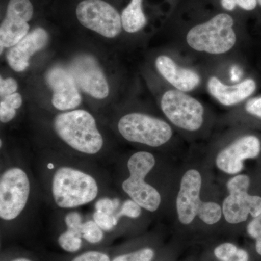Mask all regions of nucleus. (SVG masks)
I'll list each match as a JSON object with an SVG mask.
<instances>
[{"label":"nucleus","instance_id":"1","mask_svg":"<svg viewBox=\"0 0 261 261\" xmlns=\"http://www.w3.org/2000/svg\"><path fill=\"white\" fill-rule=\"evenodd\" d=\"M32 165L43 199L58 210H76L111 194L113 179L98 163L60 154Z\"/></svg>","mask_w":261,"mask_h":261},{"label":"nucleus","instance_id":"2","mask_svg":"<svg viewBox=\"0 0 261 261\" xmlns=\"http://www.w3.org/2000/svg\"><path fill=\"white\" fill-rule=\"evenodd\" d=\"M42 196L29 162L2 161L0 169V222L1 233L9 235L21 228L29 213ZM43 197V196H42Z\"/></svg>","mask_w":261,"mask_h":261},{"label":"nucleus","instance_id":"3","mask_svg":"<svg viewBox=\"0 0 261 261\" xmlns=\"http://www.w3.org/2000/svg\"><path fill=\"white\" fill-rule=\"evenodd\" d=\"M53 128L71 157L109 166L102 156L105 140L95 118L84 110L62 112L55 117Z\"/></svg>","mask_w":261,"mask_h":261},{"label":"nucleus","instance_id":"4","mask_svg":"<svg viewBox=\"0 0 261 261\" xmlns=\"http://www.w3.org/2000/svg\"><path fill=\"white\" fill-rule=\"evenodd\" d=\"M155 164V158L151 152L140 151L132 154L126 162L128 176L120 185L125 195L151 213L159 208L162 200L160 192L145 181Z\"/></svg>","mask_w":261,"mask_h":261},{"label":"nucleus","instance_id":"5","mask_svg":"<svg viewBox=\"0 0 261 261\" xmlns=\"http://www.w3.org/2000/svg\"><path fill=\"white\" fill-rule=\"evenodd\" d=\"M231 15L220 13L189 31L187 42L195 50L213 55L224 54L234 46L237 37Z\"/></svg>","mask_w":261,"mask_h":261},{"label":"nucleus","instance_id":"6","mask_svg":"<svg viewBox=\"0 0 261 261\" xmlns=\"http://www.w3.org/2000/svg\"><path fill=\"white\" fill-rule=\"evenodd\" d=\"M118 130L125 140L152 147L167 143L173 135L166 121L145 113H130L118 120Z\"/></svg>","mask_w":261,"mask_h":261},{"label":"nucleus","instance_id":"7","mask_svg":"<svg viewBox=\"0 0 261 261\" xmlns=\"http://www.w3.org/2000/svg\"><path fill=\"white\" fill-rule=\"evenodd\" d=\"M74 12L82 27L102 37L113 39L123 29L121 13L107 0H80Z\"/></svg>","mask_w":261,"mask_h":261},{"label":"nucleus","instance_id":"8","mask_svg":"<svg viewBox=\"0 0 261 261\" xmlns=\"http://www.w3.org/2000/svg\"><path fill=\"white\" fill-rule=\"evenodd\" d=\"M250 178L246 175H237L228 181V197L223 203L225 219L231 224L246 221L248 215L256 218L261 214V197L248 194Z\"/></svg>","mask_w":261,"mask_h":261},{"label":"nucleus","instance_id":"9","mask_svg":"<svg viewBox=\"0 0 261 261\" xmlns=\"http://www.w3.org/2000/svg\"><path fill=\"white\" fill-rule=\"evenodd\" d=\"M165 116L182 129L195 132L203 123L204 108L195 98L179 90H169L163 94L161 103Z\"/></svg>","mask_w":261,"mask_h":261},{"label":"nucleus","instance_id":"10","mask_svg":"<svg viewBox=\"0 0 261 261\" xmlns=\"http://www.w3.org/2000/svg\"><path fill=\"white\" fill-rule=\"evenodd\" d=\"M34 11L32 0H8L0 25L1 54L5 47H13L30 32Z\"/></svg>","mask_w":261,"mask_h":261},{"label":"nucleus","instance_id":"11","mask_svg":"<svg viewBox=\"0 0 261 261\" xmlns=\"http://www.w3.org/2000/svg\"><path fill=\"white\" fill-rule=\"evenodd\" d=\"M70 72L78 85L86 94L98 99L109 95V84L95 58L88 55L75 58L69 65Z\"/></svg>","mask_w":261,"mask_h":261},{"label":"nucleus","instance_id":"12","mask_svg":"<svg viewBox=\"0 0 261 261\" xmlns=\"http://www.w3.org/2000/svg\"><path fill=\"white\" fill-rule=\"evenodd\" d=\"M46 82L53 91L51 104L62 112L73 111L82 102L79 87L68 69L54 67L48 70Z\"/></svg>","mask_w":261,"mask_h":261},{"label":"nucleus","instance_id":"13","mask_svg":"<svg viewBox=\"0 0 261 261\" xmlns=\"http://www.w3.org/2000/svg\"><path fill=\"white\" fill-rule=\"evenodd\" d=\"M260 141L255 136H245L221 150L216 158L218 168L228 174H238L243 169V161L260 153Z\"/></svg>","mask_w":261,"mask_h":261},{"label":"nucleus","instance_id":"14","mask_svg":"<svg viewBox=\"0 0 261 261\" xmlns=\"http://www.w3.org/2000/svg\"><path fill=\"white\" fill-rule=\"evenodd\" d=\"M202 177L195 169L189 170L184 174L176 199L178 217L182 224H191L197 215L200 200Z\"/></svg>","mask_w":261,"mask_h":261},{"label":"nucleus","instance_id":"15","mask_svg":"<svg viewBox=\"0 0 261 261\" xmlns=\"http://www.w3.org/2000/svg\"><path fill=\"white\" fill-rule=\"evenodd\" d=\"M49 41V34L42 27H36L7 53V61L10 68L22 72L29 66V60L33 55L41 50Z\"/></svg>","mask_w":261,"mask_h":261},{"label":"nucleus","instance_id":"16","mask_svg":"<svg viewBox=\"0 0 261 261\" xmlns=\"http://www.w3.org/2000/svg\"><path fill=\"white\" fill-rule=\"evenodd\" d=\"M155 66L163 78L181 92H190L200 84V75L194 70L178 66L169 57H159Z\"/></svg>","mask_w":261,"mask_h":261},{"label":"nucleus","instance_id":"17","mask_svg":"<svg viewBox=\"0 0 261 261\" xmlns=\"http://www.w3.org/2000/svg\"><path fill=\"white\" fill-rule=\"evenodd\" d=\"M207 89L211 95L221 104L231 106L250 97L256 89V84L255 81L248 79L235 85L228 86L213 76L207 82Z\"/></svg>","mask_w":261,"mask_h":261},{"label":"nucleus","instance_id":"18","mask_svg":"<svg viewBox=\"0 0 261 261\" xmlns=\"http://www.w3.org/2000/svg\"><path fill=\"white\" fill-rule=\"evenodd\" d=\"M40 258L42 261H111V247H94L73 254L42 252Z\"/></svg>","mask_w":261,"mask_h":261},{"label":"nucleus","instance_id":"19","mask_svg":"<svg viewBox=\"0 0 261 261\" xmlns=\"http://www.w3.org/2000/svg\"><path fill=\"white\" fill-rule=\"evenodd\" d=\"M82 226H64L65 229L60 231L57 236L56 243L62 251L73 254L88 249L82 236Z\"/></svg>","mask_w":261,"mask_h":261},{"label":"nucleus","instance_id":"20","mask_svg":"<svg viewBox=\"0 0 261 261\" xmlns=\"http://www.w3.org/2000/svg\"><path fill=\"white\" fill-rule=\"evenodd\" d=\"M143 0H130L121 13L123 30L128 33L140 32L147 24V18L142 8Z\"/></svg>","mask_w":261,"mask_h":261},{"label":"nucleus","instance_id":"21","mask_svg":"<svg viewBox=\"0 0 261 261\" xmlns=\"http://www.w3.org/2000/svg\"><path fill=\"white\" fill-rule=\"evenodd\" d=\"M107 233L99 227L93 219L84 221L82 226V236L87 248L104 247L105 242L107 240Z\"/></svg>","mask_w":261,"mask_h":261},{"label":"nucleus","instance_id":"22","mask_svg":"<svg viewBox=\"0 0 261 261\" xmlns=\"http://www.w3.org/2000/svg\"><path fill=\"white\" fill-rule=\"evenodd\" d=\"M111 261H153L155 251L150 247H144L130 251H121L111 247Z\"/></svg>","mask_w":261,"mask_h":261},{"label":"nucleus","instance_id":"23","mask_svg":"<svg viewBox=\"0 0 261 261\" xmlns=\"http://www.w3.org/2000/svg\"><path fill=\"white\" fill-rule=\"evenodd\" d=\"M23 99L20 94L15 93L1 99L0 102V121L8 123L14 119L17 110L21 107Z\"/></svg>","mask_w":261,"mask_h":261},{"label":"nucleus","instance_id":"24","mask_svg":"<svg viewBox=\"0 0 261 261\" xmlns=\"http://www.w3.org/2000/svg\"><path fill=\"white\" fill-rule=\"evenodd\" d=\"M215 256L221 261H248L249 255L232 243H223L214 250Z\"/></svg>","mask_w":261,"mask_h":261},{"label":"nucleus","instance_id":"25","mask_svg":"<svg viewBox=\"0 0 261 261\" xmlns=\"http://www.w3.org/2000/svg\"><path fill=\"white\" fill-rule=\"evenodd\" d=\"M222 213V208L219 204L202 201L199 206L197 216L206 224L213 225L219 222Z\"/></svg>","mask_w":261,"mask_h":261},{"label":"nucleus","instance_id":"26","mask_svg":"<svg viewBox=\"0 0 261 261\" xmlns=\"http://www.w3.org/2000/svg\"><path fill=\"white\" fill-rule=\"evenodd\" d=\"M142 209L143 208L135 201L128 198L121 202L119 208L114 216L120 224V221L124 217L132 219H138L142 215Z\"/></svg>","mask_w":261,"mask_h":261},{"label":"nucleus","instance_id":"27","mask_svg":"<svg viewBox=\"0 0 261 261\" xmlns=\"http://www.w3.org/2000/svg\"><path fill=\"white\" fill-rule=\"evenodd\" d=\"M121 202V199L112 194L102 196L94 202V211L114 216Z\"/></svg>","mask_w":261,"mask_h":261},{"label":"nucleus","instance_id":"28","mask_svg":"<svg viewBox=\"0 0 261 261\" xmlns=\"http://www.w3.org/2000/svg\"><path fill=\"white\" fill-rule=\"evenodd\" d=\"M0 261H42L40 256L21 248L8 249L2 252Z\"/></svg>","mask_w":261,"mask_h":261},{"label":"nucleus","instance_id":"29","mask_svg":"<svg viewBox=\"0 0 261 261\" xmlns=\"http://www.w3.org/2000/svg\"><path fill=\"white\" fill-rule=\"evenodd\" d=\"M92 219L106 233H113L119 226V222L113 215L94 211Z\"/></svg>","mask_w":261,"mask_h":261},{"label":"nucleus","instance_id":"30","mask_svg":"<svg viewBox=\"0 0 261 261\" xmlns=\"http://www.w3.org/2000/svg\"><path fill=\"white\" fill-rule=\"evenodd\" d=\"M247 232L249 236L256 240L255 248L259 255H261V214L254 218L251 222L247 225Z\"/></svg>","mask_w":261,"mask_h":261},{"label":"nucleus","instance_id":"31","mask_svg":"<svg viewBox=\"0 0 261 261\" xmlns=\"http://www.w3.org/2000/svg\"><path fill=\"white\" fill-rule=\"evenodd\" d=\"M18 83L13 78L3 79L0 80V96L1 99L15 93L18 89Z\"/></svg>","mask_w":261,"mask_h":261},{"label":"nucleus","instance_id":"32","mask_svg":"<svg viewBox=\"0 0 261 261\" xmlns=\"http://www.w3.org/2000/svg\"><path fill=\"white\" fill-rule=\"evenodd\" d=\"M245 109L250 114L261 118V97L249 100L245 106Z\"/></svg>","mask_w":261,"mask_h":261},{"label":"nucleus","instance_id":"33","mask_svg":"<svg viewBox=\"0 0 261 261\" xmlns=\"http://www.w3.org/2000/svg\"><path fill=\"white\" fill-rule=\"evenodd\" d=\"M237 5L243 8V10H253L256 8L257 0H235Z\"/></svg>","mask_w":261,"mask_h":261},{"label":"nucleus","instance_id":"34","mask_svg":"<svg viewBox=\"0 0 261 261\" xmlns=\"http://www.w3.org/2000/svg\"><path fill=\"white\" fill-rule=\"evenodd\" d=\"M230 74H231V80L232 82H238L243 75V71L238 65H233L230 70Z\"/></svg>","mask_w":261,"mask_h":261},{"label":"nucleus","instance_id":"35","mask_svg":"<svg viewBox=\"0 0 261 261\" xmlns=\"http://www.w3.org/2000/svg\"><path fill=\"white\" fill-rule=\"evenodd\" d=\"M221 5L226 10H233L236 7L235 0H221Z\"/></svg>","mask_w":261,"mask_h":261},{"label":"nucleus","instance_id":"36","mask_svg":"<svg viewBox=\"0 0 261 261\" xmlns=\"http://www.w3.org/2000/svg\"><path fill=\"white\" fill-rule=\"evenodd\" d=\"M257 4H259L261 6V0H257Z\"/></svg>","mask_w":261,"mask_h":261}]
</instances>
